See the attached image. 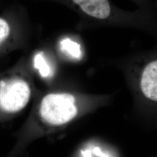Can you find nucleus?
<instances>
[{
    "mask_svg": "<svg viewBox=\"0 0 157 157\" xmlns=\"http://www.w3.org/2000/svg\"><path fill=\"white\" fill-rule=\"evenodd\" d=\"M43 121L52 126H62L76 117L78 108L74 96L68 93H51L43 98L40 107Z\"/></svg>",
    "mask_w": 157,
    "mask_h": 157,
    "instance_id": "nucleus-1",
    "label": "nucleus"
},
{
    "mask_svg": "<svg viewBox=\"0 0 157 157\" xmlns=\"http://www.w3.org/2000/svg\"><path fill=\"white\" fill-rule=\"evenodd\" d=\"M31 95L28 83L19 78L0 81V108L7 113H15L26 106Z\"/></svg>",
    "mask_w": 157,
    "mask_h": 157,
    "instance_id": "nucleus-2",
    "label": "nucleus"
},
{
    "mask_svg": "<svg viewBox=\"0 0 157 157\" xmlns=\"http://www.w3.org/2000/svg\"><path fill=\"white\" fill-rule=\"evenodd\" d=\"M86 15L98 19H105L111 13L108 0H71Z\"/></svg>",
    "mask_w": 157,
    "mask_h": 157,
    "instance_id": "nucleus-3",
    "label": "nucleus"
},
{
    "mask_svg": "<svg viewBox=\"0 0 157 157\" xmlns=\"http://www.w3.org/2000/svg\"><path fill=\"white\" fill-rule=\"evenodd\" d=\"M157 61L150 62L144 68L141 78V89L146 97L152 101L157 100Z\"/></svg>",
    "mask_w": 157,
    "mask_h": 157,
    "instance_id": "nucleus-4",
    "label": "nucleus"
},
{
    "mask_svg": "<svg viewBox=\"0 0 157 157\" xmlns=\"http://www.w3.org/2000/svg\"><path fill=\"white\" fill-rule=\"evenodd\" d=\"M61 48L63 51L67 52L71 56L78 59L81 57V47L80 45L69 39L62 40L60 43Z\"/></svg>",
    "mask_w": 157,
    "mask_h": 157,
    "instance_id": "nucleus-5",
    "label": "nucleus"
},
{
    "mask_svg": "<svg viewBox=\"0 0 157 157\" xmlns=\"http://www.w3.org/2000/svg\"><path fill=\"white\" fill-rule=\"evenodd\" d=\"M81 157H112L109 152L94 144L86 146L80 151Z\"/></svg>",
    "mask_w": 157,
    "mask_h": 157,
    "instance_id": "nucleus-6",
    "label": "nucleus"
},
{
    "mask_svg": "<svg viewBox=\"0 0 157 157\" xmlns=\"http://www.w3.org/2000/svg\"><path fill=\"white\" fill-rule=\"evenodd\" d=\"M34 65L35 68L39 70L40 73L43 77L46 78L49 76L50 73V68L41 54H38L35 56Z\"/></svg>",
    "mask_w": 157,
    "mask_h": 157,
    "instance_id": "nucleus-7",
    "label": "nucleus"
},
{
    "mask_svg": "<svg viewBox=\"0 0 157 157\" xmlns=\"http://www.w3.org/2000/svg\"><path fill=\"white\" fill-rule=\"evenodd\" d=\"M10 34V27L5 19L0 17V45Z\"/></svg>",
    "mask_w": 157,
    "mask_h": 157,
    "instance_id": "nucleus-8",
    "label": "nucleus"
}]
</instances>
